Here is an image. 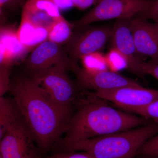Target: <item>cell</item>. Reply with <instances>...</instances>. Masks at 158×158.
<instances>
[{
    "label": "cell",
    "mask_w": 158,
    "mask_h": 158,
    "mask_svg": "<svg viewBox=\"0 0 158 158\" xmlns=\"http://www.w3.org/2000/svg\"><path fill=\"white\" fill-rule=\"evenodd\" d=\"M131 29L140 56L158 61V21L152 23L141 18L132 19Z\"/></svg>",
    "instance_id": "cell-12"
},
{
    "label": "cell",
    "mask_w": 158,
    "mask_h": 158,
    "mask_svg": "<svg viewBox=\"0 0 158 158\" xmlns=\"http://www.w3.org/2000/svg\"><path fill=\"white\" fill-rule=\"evenodd\" d=\"M143 157V158H146V157Z\"/></svg>",
    "instance_id": "cell-28"
},
{
    "label": "cell",
    "mask_w": 158,
    "mask_h": 158,
    "mask_svg": "<svg viewBox=\"0 0 158 158\" xmlns=\"http://www.w3.org/2000/svg\"><path fill=\"white\" fill-rule=\"evenodd\" d=\"M23 118L9 129L0 141L2 158H42Z\"/></svg>",
    "instance_id": "cell-8"
},
{
    "label": "cell",
    "mask_w": 158,
    "mask_h": 158,
    "mask_svg": "<svg viewBox=\"0 0 158 158\" xmlns=\"http://www.w3.org/2000/svg\"><path fill=\"white\" fill-rule=\"evenodd\" d=\"M22 118L13 98L0 97V140L9 129Z\"/></svg>",
    "instance_id": "cell-15"
},
{
    "label": "cell",
    "mask_w": 158,
    "mask_h": 158,
    "mask_svg": "<svg viewBox=\"0 0 158 158\" xmlns=\"http://www.w3.org/2000/svg\"><path fill=\"white\" fill-rule=\"evenodd\" d=\"M105 57L108 67L114 69L127 68L128 63L126 59L114 49L112 48Z\"/></svg>",
    "instance_id": "cell-20"
},
{
    "label": "cell",
    "mask_w": 158,
    "mask_h": 158,
    "mask_svg": "<svg viewBox=\"0 0 158 158\" xmlns=\"http://www.w3.org/2000/svg\"><path fill=\"white\" fill-rule=\"evenodd\" d=\"M140 70L142 76L150 75L158 80V61L152 60L148 62H141Z\"/></svg>",
    "instance_id": "cell-23"
},
{
    "label": "cell",
    "mask_w": 158,
    "mask_h": 158,
    "mask_svg": "<svg viewBox=\"0 0 158 158\" xmlns=\"http://www.w3.org/2000/svg\"><path fill=\"white\" fill-rule=\"evenodd\" d=\"M25 0H0V9L15 11L21 7Z\"/></svg>",
    "instance_id": "cell-25"
},
{
    "label": "cell",
    "mask_w": 158,
    "mask_h": 158,
    "mask_svg": "<svg viewBox=\"0 0 158 158\" xmlns=\"http://www.w3.org/2000/svg\"><path fill=\"white\" fill-rule=\"evenodd\" d=\"M0 37V47L16 63L25 56L30 51L21 42L17 31L12 27L1 26Z\"/></svg>",
    "instance_id": "cell-13"
},
{
    "label": "cell",
    "mask_w": 158,
    "mask_h": 158,
    "mask_svg": "<svg viewBox=\"0 0 158 158\" xmlns=\"http://www.w3.org/2000/svg\"><path fill=\"white\" fill-rule=\"evenodd\" d=\"M77 78V84L82 90H112L126 86H140L135 80L108 69L90 70L71 63V69Z\"/></svg>",
    "instance_id": "cell-9"
},
{
    "label": "cell",
    "mask_w": 158,
    "mask_h": 158,
    "mask_svg": "<svg viewBox=\"0 0 158 158\" xmlns=\"http://www.w3.org/2000/svg\"><path fill=\"white\" fill-rule=\"evenodd\" d=\"M137 157L158 158V133L141 146L137 152Z\"/></svg>",
    "instance_id": "cell-19"
},
{
    "label": "cell",
    "mask_w": 158,
    "mask_h": 158,
    "mask_svg": "<svg viewBox=\"0 0 158 158\" xmlns=\"http://www.w3.org/2000/svg\"><path fill=\"white\" fill-rule=\"evenodd\" d=\"M84 68L90 70L107 69L106 61L105 56L99 52L89 54L81 58Z\"/></svg>",
    "instance_id": "cell-18"
},
{
    "label": "cell",
    "mask_w": 158,
    "mask_h": 158,
    "mask_svg": "<svg viewBox=\"0 0 158 158\" xmlns=\"http://www.w3.org/2000/svg\"><path fill=\"white\" fill-rule=\"evenodd\" d=\"M98 97L111 102L118 107L130 112L144 107L158 100V90L140 86H126L112 90L93 92Z\"/></svg>",
    "instance_id": "cell-10"
},
{
    "label": "cell",
    "mask_w": 158,
    "mask_h": 158,
    "mask_svg": "<svg viewBox=\"0 0 158 158\" xmlns=\"http://www.w3.org/2000/svg\"><path fill=\"white\" fill-rule=\"evenodd\" d=\"M135 16L136 18L152 19L155 22L158 21V0H151L150 4L147 9Z\"/></svg>",
    "instance_id": "cell-22"
},
{
    "label": "cell",
    "mask_w": 158,
    "mask_h": 158,
    "mask_svg": "<svg viewBox=\"0 0 158 158\" xmlns=\"http://www.w3.org/2000/svg\"><path fill=\"white\" fill-rule=\"evenodd\" d=\"M132 19L116 20L113 26L111 35L113 48L118 51L126 59L127 69L132 73L143 78L140 70L142 60L136 49L131 29Z\"/></svg>",
    "instance_id": "cell-11"
},
{
    "label": "cell",
    "mask_w": 158,
    "mask_h": 158,
    "mask_svg": "<svg viewBox=\"0 0 158 158\" xmlns=\"http://www.w3.org/2000/svg\"><path fill=\"white\" fill-rule=\"evenodd\" d=\"M9 91L40 150L44 152L56 148L74 108L56 104L43 92L35 79L24 74L11 81Z\"/></svg>",
    "instance_id": "cell-1"
},
{
    "label": "cell",
    "mask_w": 158,
    "mask_h": 158,
    "mask_svg": "<svg viewBox=\"0 0 158 158\" xmlns=\"http://www.w3.org/2000/svg\"><path fill=\"white\" fill-rule=\"evenodd\" d=\"M48 33L47 29L35 26L27 19L22 16L17 34L21 42L27 48L30 50L48 40Z\"/></svg>",
    "instance_id": "cell-14"
},
{
    "label": "cell",
    "mask_w": 158,
    "mask_h": 158,
    "mask_svg": "<svg viewBox=\"0 0 158 158\" xmlns=\"http://www.w3.org/2000/svg\"><path fill=\"white\" fill-rule=\"evenodd\" d=\"M106 101L89 92L80 97L62 138L56 148L135 128L151 123L150 119L116 110Z\"/></svg>",
    "instance_id": "cell-2"
},
{
    "label": "cell",
    "mask_w": 158,
    "mask_h": 158,
    "mask_svg": "<svg viewBox=\"0 0 158 158\" xmlns=\"http://www.w3.org/2000/svg\"><path fill=\"white\" fill-rule=\"evenodd\" d=\"M71 61L62 45L47 40L37 46L23 63V74L31 78L42 75L50 69L61 65L70 70Z\"/></svg>",
    "instance_id": "cell-6"
},
{
    "label": "cell",
    "mask_w": 158,
    "mask_h": 158,
    "mask_svg": "<svg viewBox=\"0 0 158 158\" xmlns=\"http://www.w3.org/2000/svg\"><path fill=\"white\" fill-rule=\"evenodd\" d=\"M68 70L65 66H55L33 78L52 102L63 107L74 108L80 98L78 92L80 88L69 76Z\"/></svg>",
    "instance_id": "cell-4"
},
{
    "label": "cell",
    "mask_w": 158,
    "mask_h": 158,
    "mask_svg": "<svg viewBox=\"0 0 158 158\" xmlns=\"http://www.w3.org/2000/svg\"><path fill=\"white\" fill-rule=\"evenodd\" d=\"M0 158H2V157H0Z\"/></svg>",
    "instance_id": "cell-30"
},
{
    "label": "cell",
    "mask_w": 158,
    "mask_h": 158,
    "mask_svg": "<svg viewBox=\"0 0 158 158\" xmlns=\"http://www.w3.org/2000/svg\"><path fill=\"white\" fill-rule=\"evenodd\" d=\"M76 29L64 49L71 61L77 63L84 56L97 52L111 38L113 27L105 25Z\"/></svg>",
    "instance_id": "cell-7"
},
{
    "label": "cell",
    "mask_w": 158,
    "mask_h": 158,
    "mask_svg": "<svg viewBox=\"0 0 158 158\" xmlns=\"http://www.w3.org/2000/svg\"><path fill=\"white\" fill-rule=\"evenodd\" d=\"M151 0H101L81 18L72 23L74 29L106 20L132 19L149 6Z\"/></svg>",
    "instance_id": "cell-5"
},
{
    "label": "cell",
    "mask_w": 158,
    "mask_h": 158,
    "mask_svg": "<svg viewBox=\"0 0 158 158\" xmlns=\"http://www.w3.org/2000/svg\"><path fill=\"white\" fill-rule=\"evenodd\" d=\"M48 158H94L88 153L81 152H58Z\"/></svg>",
    "instance_id": "cell-24"
},
{
    "label": "cell",
    "mask_w": 158,
    "mask_h": 158,
    "mask_svg": "<svg viewBox=\"0 0 158 158\" xmlns=\"http://www.w3.org/2000/svg\"><path fill=\"white\" fill-rule=\"evenodd\" d=\"M60 10H65L73 7L71 0H52Z\"/></svg>",
    "instance_id": "cell-27"
},
{
    "label": "cell",
    "mask_w": 158,
    "mask_h": 158,
    "mask_svg": "<svg viewBox=\"0 0 158 158\" xmlns=\"http://www.w3.org/2000/svg\"><path fill=\"white\" fill-rule=\"evenodd\" d=\"M0 58V97L9 91L11 69L15 63L10 58L1 56Z\"/></svg>",
    "instance_id": "cell-17"
},
{
    "label": "cell",
    "mask_w": 158,
    "mask_h": 158,
    "mask_svg": "<svg viewBox=\"0 0 158 158\" xmlns=\"http://www.w3.org/2000/svg\"><path fill=\"white\" fill-rule=\"evenodd\" d=\"M141 157V158H143V157Z\"/></svg>",
    "instance_id": "cell-29"
},
{
    "label": "cell",
    "mask_w": 158,
    "mask_h": 158,
    "mask_svg": "<svg viewBox=\"0 0 158 158\" xmlns=\"http://www.w3.org/2000/svg\"><path fill=\"white\" fill-rule=\"evenodd\" d=\"M130 112L150 119L153 122L158 123V100L146 106L134 109Z\"/></svg>",
    "instance_id": "cell-21"
},
{
    "label": "cell",
    "mask_w": 158,
    "mask_h": 158,
    "mask_svg": "<svg viewBox=\"0 0 158 158\" xmlns=\"http://www.w3.org/2000/svg\"><path fill=\"white\" fill-rule=\"evenodd\" d=\"M72 23L62 17L55 22L49 31L48 40L62 45L66 44L73 34Z\"/></svg>",
    "instance_id": "cell-16"
},
{
    "label": "cell",
    "mask_w": 158,
    "mask_h": 158,
    "mask_svg": "<svg viewBox=\"0 0 158 158\" xmlns=\"http://www.w3.org/2000/svg\"><path fill=\"white\" fill-rule=\"evenodd\" d=\"M158 133V123L148 124L66 145L59 152H83L94 158H135L141 146Z\"/></svg>",
    "instance_id": "cell-3"
},
{
    "label": "cell",
    "mask_w": 158,
    "mask_h": 158,
    "mask_svg": "<svg viewBox=\"0 0 158 158\" xmlns=\"http://www.w3.org/2000/svg\"><path fill=\"white\" fill-rule=\"evenodd\" d=\"M101 0H71L73 7L84 10L93 5H97Z\"/></svg>",
    "instance_id": "cell-26"
}]
</instances>
